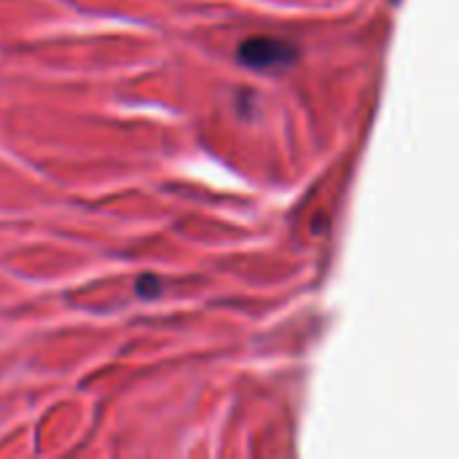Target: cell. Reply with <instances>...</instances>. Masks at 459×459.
<instances>
[{
	"mask_svg": "<svg viewBox=\"0 0 459 459\" xmlns=\"http://www.w3.org/2000/svg\"><path fill=\"white\" fill-rule=\"evenodd\" d=\"M299 48L282 38H247L237 48V59L253 70H282L293 65Z\"/></svg>",
	"mask_w": 459,
	"mask_h": 459,
	"instance_id": "1",
	"label": "cell"
},
{
	"mask_svg": "<svg viewBox=\"0 0 459 459\" xmlns=\"http://www.w3.org/2000/svg\"><path fill=\"white\" fill-rule=\"evenodd\" d=\"M134 290H137L143 299H156V296L161 293V288H159V280H156V277H151V274L140 277V280H137V285H134Z\"/></svg>",
	"mask_w": 459,
	"mask_h": 459,
	"instance_id": "2",
	"label": "cell"
}]
</instances>
